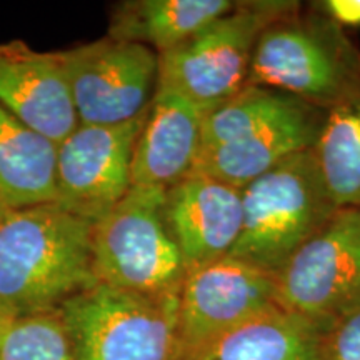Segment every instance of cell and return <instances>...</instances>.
I'll return each instance as SVG.
<instances>
[{"instance_id": "cell-8", "label": "cell", "mask_w": 360, "mask_h": 360, "mask_svg": "<svg viewBox=\"0 0 360 360\" xmlns=\"http://www.w3.org/2000/svg\"><path fill=\"white\" fill-rule=\"evenodd\" d=\"M278 304L328 327L360 305V209L340 207L276 276Z\"/></svg>"}, {"instance_id": "cell-13", "label": "cell", "mask_w": 360, "mask_h": 360, "mask_svg": "<svg viewBox=\"0 0 360 360\" xmlns=\"http://www.w3.org/2000/svg\"><path fill=\"white\" fill-rule=\"evenodd\" d=\"M0 105L57 146L79 127L60 52L0 44Z\"/></svg>"}, {"instance_id": "cell-3", "label": "cell", "mask_w": 360, "mask_h": 360, "mask_svg": "<svg viewBox=\"0 0 360 360\" xmlns=\"http://www.w3.org/2000/svg\"><path fill=\"white\" fill-rule=\"evenodd\" d=\"M244 224L227 257L276 277L287 260L340 209L314 148L294 154L242 188Z\"/></svg>"}, {"instance_id": "cell-22", "label": "cell", "mask_w": 360, "mask_h": 360, "mask_svg": "<svg viewBox=\"0 0 360 360\" xmlns=\"http://www.w3.org/2000/svg\"><path fill=\"white\" fill-rule=\"evenodd\" d=\"M15 317H17V315L13 314L12 310L2 302V300H0V332H2L4 328H6Z\"/></svg>"}, {"instance_id": "cell-1", "label": "cell", "mask_w": 360, "mask_h": 360, "mask_svg": "<svg viewBox=\"0 0 360 360\" xmlns=\"http://www.w3.org/2000/svg\"><path fill=\"white\" fill-rule=\"evenodd\" d=\"M92 220L58 204L0 212V300L19 315L57 312L94 283Z\"/></svg>"}, {"instance_id": "cell-23", "label": "cell", "mask_w": 360, "mask_h": 360, "mask_svg": "<svg viewBox=\"0 0 360 360\" xmlns=\"http://www.w3.org/2000/svg\"><path fill=\"white\" fill-rule=\"evenodd\" d=\"M2 210H6V207H4L2 202H0V212H2Z\"/></svg>"}, {"instance_id": "cell-11", "label": "cell", "mask_w": 360, "mask_h": 360, "mask_svg": "<svg viewBox=\"0 0 360 360\" xmlns=\"http://www.w3.org/2000/svg\"><path fill=\"white\" fill-rule=\"evenodd\" d=\"M147 112L119 125H82L57 146V202L96 222L132 187L135 143Z\"/></svg>"}, {"instance_id": "cell-17", "label": "cell", "mask_w": 360, "mask_h": 360, "mask_svg": "<svg viewBox=\"0 0 360 360\" xmlns=\"http://www.w3.org/2000/svg\"><path fill=\"white\" fill-rule=\"evenodd\" d=\"M236 7L231 0H129L115 6L109 37L165 53Z\"/></svg>"}, {"instance_id": "cell-5", "label": "cell", "mask_w": 360, "mask_h": 360, "mask_svg": "<svg viewBox=\"0 0 360 360\" xmlns=\"http://www.w3.org/2000/svg\"><path fill=\"white\" fill-rule=\"evenodd\" d=\"M165 192L132 186L94 222L97 282L147 297H177L188 269L165 222Z\"/></svg>"}, {"instance_id": "cell-16", "label": "cell", "mask_w": 360, "mask_h": 360, "mask_svg": "<svg viewBox=\"0 0 360 360\" xmlns=\"http://www.w3.org/2000/svg\"><path fill=\"white\" fill-rule=\"evenodd\" d=\"M0 202L20 209L57 202V143L0 105Z\"/></svg>"}, {"instance_id": "cell-4", "label": "cell", "mask_w": 360, "mask_h": 360, "mask_svg": "<svg viewBox=\"0 0 360 360\" xmlns=\"http://www.w3.org/2000/svg\"><path fill=\"white\" fill-rule=\"evenodd\" d=\"M360 79V51L319 11H299L260 35L247 85L289 94L319 109L335 105Z\"/></svg>"}, {"instance_id": "cell-9", "label": "cell", "mask_w": 360, "mask_h": 360, "mask_svg": "<svg viewBox=\"0 0 360 360\" xmlns=\"http://www.w3.org/2000/svg\"><path fill=\"white\" fill-rule=\"evenodd\" d=\"M72 102L82 125H119L150 107L159 87V53L107 35L60 52Z\"/></svg>"}, {"instance_id": "cell-6", "label": "cell", "mask_w": 360, "mask_h": 360, "mask_svg": "<svg viewBox=\"0 0 360 360\" xmlns=\"http://www.w3.org/2000/svg\"><path fill=\"white\" fill-rule=\"evenodd\" d=\"M292 0H249L219 17L193 37L159 56V87L180 94L205 112L247 85L260 35L299 11Z\"/></svg>"}, {"instance_id": "cell-18", "label": "cell", "mask_w": 360, "mask_h": 360, "mask_svg": "<svg viewBox=\"0 0 360 360\" xmlns=\"http://www.w3.org/2000/svg\"><path fill=\"white\" fill-rule=\"evenodd\" d=\"M314 150L335 204L360 209V79L326 112Z\"/></svg>"}, {"instance_id": "cell-2", "label": "cell", "mask_w": 360, "mask_h": 360, "mask_svg": "<svg viewBox=\"0 0 360 360\" xmlns=\"http://www.w3.org/2000/svg\"><path fill=\"white\" fill-rule=\"evenodd\" d=\"M326 112L289 94L245 85L207 112L192 174L244 188L287 157L314 148Z\"/></svg>"}, {"instance_id": "cell-21", "label": "cell", "mask_w": 360, "mask_h": 360, "mask_svg": "<svg viewBox=\"0 0 360 360\" xmlns=\"http://www.w3.org/2000/svg\"><path fill=\"white\" fill-rule=\"evenodd\" d=\"M315 8L342 29L360 27V0H323Z\"/></svg>"}, {"instance_id": "cell-14", "label": "cell", "mask_w": 360, "mask_h": 360, "mask_svg": "<svg viewBox=\"0 0 360 360\" xmlns=\"http://www.w3.org/2000/svg\"><path fill=\"white\" fill-rule=\"evenodd\" d=\"M207 112L180 94L157 87L135 143L132 186L169 191L193 172Z\"/></svg>"}, {"instance_id": "cell-15", "label": "cell", "mask_w": 360, "mask_h": 360, "mask_svg": "<svg viewBox=\"0 0 360 360\" xmlns=\"http://www.w3.org/2000/svg\"><path fill=\"white\" fill-rule=\"evenodd\" d=\"M326 328L278 307L219 337L187 360H322Z\"/></svg>"}, {"instance_id": "cell-19", "label": "cell", "mask_w": 360, "mask_h": 360, "mask_svg": "<svg viewBox=\"0 0 360 360\" xmlns=\"http://www.w3.org/2000/svg\"><path fill=\"white\" fill-rule=\"evenodd\" d=\"M0 360H75L57 312L19 315L0 332Z\"/></svg>"}, {"instance_id": "cell-7", "label": "cell", "mask_w": 360, "mask_h": 360, "mask_svg": "<svg viewBox=\"0 0 360 360\" xmlns=\"http://www.w3.org/2000/svg\"><path fill=\"white\" fill-rule=\"evenodd\" d=\"M75 360H182L177 297L97 282L57 310Z\"/></svg>"}, {"instance_id": "cell-20", "label": "cell", "mask_w": 360, "mask_h": 360, "mask_svg": "<svg viewBox=\"0 0 360 360\" xmlns=\"http://www.w3.org/2000/svg\"><path fill=\"white\" fill-rule=\"evenodd\" d=\"M322 360H360V305L326 328Z\"/></svg>"}, {"instance_id": "cell-10", "label": "cell", "mask_w": 360, "mask_h": 360, "mask_svg": "<svg viewBox=\"0 0 360 360\" xmlns=\"http://www.w3.org/2000/svg\"><path fill=\"white\" fill-rule=\"evenodd\" d=\"M278 307L276 277L250 264L224 257L191 269L177 294L182 360Z\"/></svg>"}, {"instance_id": "cell-12", "label": "cell", "mask_w": 360, "mask_h": 360, "mask_svg": "<svg viewBox=\"0 0 360 360\" xmlns=\"http://www.w3.org/2000/svg\"><path fill=\"white\" fill-rule=\"evenodd\" d=\"M165 222L187 269L227 257L244 224L242 188L191 174L165 192Z\"/></svg>"}]
</instances>
